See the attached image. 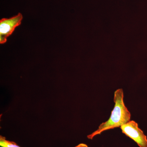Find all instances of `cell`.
I'll return each mask as SVG.
<instances>
[{
  "label": "cell",
  "mask_w": 147,
  "mask_h": 147,
  "mask_svg": "<svg viewBox=\"0 0 147 147\" xmlns=\"http://www.w3.org/2000/svg\"><path fill=\"white\" fill-rule=\"evenodd\" d=\"M123 98L122 89H119L115 92L114 97L115 105L110 118L105 122L100 124L97 130L88 135V139H92L96 136L101 134L103 131L120 127L130 121L131 114L125 105Z\"/></svg>",
  "instance_id": "cell-1"
},
{
  "label": "cell",
  "mask_w": 147,
  "mask_h": 147,
  "mask_svg": "<svg viewBox=\"0 0 147 147\" xmlns=\"http://www.w3.org/2000/svg\"><path fill=\"white\" fill-rule=\"evenodd\" d=\"M23 19L21 13L9 18H3L0 20V43H5L7 38L13 33L16 27L20 26Z\"/></svg>",
  "instance_id": "cell-2"
},
{
  "label": "cell",
  "mask_w": 147,
  "mask_h": 147,
  "mask_svg": "<svg viewBox=\"0 0 147 147\" xmlns=\"http://www.w3.org/2000/svg\"><path fill=\"white\" fill-rule=\"evenodd\" d=\"M122 132L136 142L139 147H147V138L137 123L129 121L121 126Z\"/></svg>",
  "instance_id": "cell-3"
},
{
  "label": "cell",
  "mask_w": 147,
  "mask_h": 147,
  "mask_svg": "<svg viewBox=\"0 0 147 147\" xmlns=\"http://www.w3.org/2000/svg\"><path fill=\"white\" fill-rule=\"evenodd\" d=\"M0 146L1 147H21L15 142L7 140L5 137L0 136Z\"/></svg>",
  "instance_id": "cell-4"
},
{
  "label": "cell",
  "mask_w": 147,
  "mask_h": 147,
  "mask_svg": "<svg viewBox=\"0 0 147 147\" xmlns=\"http://www.w3.org/2000/svg\"><path fill=\"white\" fill-rule=\"evenodd\" d=\"M74 147H89L88 145L84 144H80Z\"/></svg>",
  "instance_id": "cell-5"
}]
</instances>
